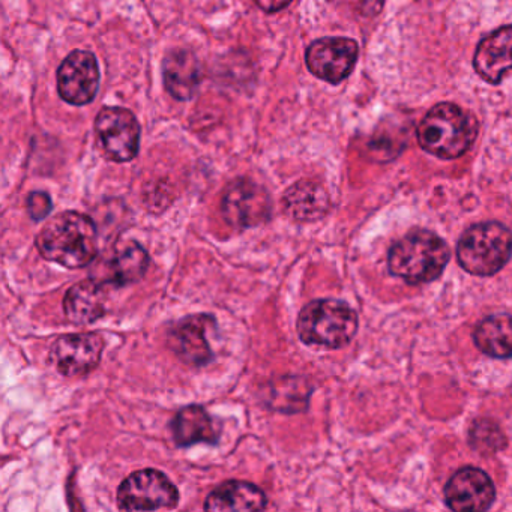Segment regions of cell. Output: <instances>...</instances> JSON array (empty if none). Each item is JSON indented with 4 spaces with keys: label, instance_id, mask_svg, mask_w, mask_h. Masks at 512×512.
<instances>
[{
    "label": "cell",
    "instance_id": "obj_13",
    "mask_svg": "<svg viewBox=\"0 0 512 512\" xmlns=\"http://www.w3.org/2000/svg\"><path fill=\"white\" fill-rule=\"evenodd\" d=\"M214 325V317L205 314L187 317L170 331L169 346L185 364L203 367L214 358L208 341V328Z\"/></svg>",
    "mask_w": 512,
    "mask_h": 512
},
{
    "label": "cell",
    "instance_id": "obj_14",
    "mask_svg": "<svg viewBox=\"0 0 512 512\" xmlns=\"http://www.w3.org/2000/svg\"><path fill=\"white\" fill-rule=\"evenodd\" d=\"M473 68L481 79L491 85H499L508 74H512V26L491 32L479 43Z\"/></svg>",
    "mask_w": 512,
    "mask_h": 512
},
{
    "label": "cell",
    "instance_id": "obj_11",
    "mask_svg": "<svg viewBox=\"0 0 512 512\" xmlns=\"http://www.w3.org/2000/svg\"><path fill=\"white\" fill-rule=\"evenodd\" d=\"M496 488L484 470L467 466L457 470L446 482L445 500L457 512H482L491 508Z\"/></svg>",
    "mask_w": 512,
    "mask_h": 512
},
{
    "label": "cell",
    "instance_id": "obj_7",
    "mask_svg": "<svg viewBox=\"0 0 512 512\" xmlns=\"http://www.w3.org/2000/svg\"><path fill=\"white\" fill-rule=\"evenodd\" d=\"M272 202L268 191L247 178L230 182L221 199V215L233 229L260 226L271 218Z\"/></svg>",
    "mask_w": 512,
    "mask_h": 512
},
{
    "label": "cell",
    "instance_id": "obj_16",
    "mask_svg": "<svg viewBox=\"0 0 512 512\" xmlns=\"http://www.w3.org/2000/svg\"><path fill=\"white\" fill-rule=\"evenodd\" d=\"M106 283L86 280L68 289L64 313L76 325H89L106 314Z\"/></svg>",
    "mask_w": 512,
    "mask_h": 512
},
{
    "label": "cell",
    "instance_id": "obj_22",
    "mask_svg": "<svg viewBox=\"0 0 512 512\" xmlns=\"http://www.w3.org/2000/svg\"><path fill=\"white\" fill-rule=\"evenodd\" d=\"M310 383L298 377H287L280 382L272 383L268 392V406L274 407L278 412L299 413L304 412L310 400Z\"/></svg>",
    "mask_w": 512,
    "mask_h": 512
},
{
    "label": "cell",
    "instance_id": "obj_8",
    "mask_svg": "<svg viewBox=\"0 0 512 512\" xmlns=\"http://www.w3.org/2000/svg\"><path fill=\"white\" fill-rule=\"evenodd\" d=\"M95 130L110 160L127 163L139 154L140 125L130 110L106 107L95 119Z\"/></svg>",
    "mask_w": 512,
    "mask_h": 512
},
{
    "label": "cell",
    "instance_id": "obj_3",
    "mask_svg": "<svg viewBox=\"0 0 512 512\" xmlns=\"http://www.w3.org/2000/svg\"><path fill=\"white\" fill-rule=\"evenodd\" d=\"M478 134V122L455 104L434 106L418 128L421 148L442 160H455L472 148Z\"/></svg>",
    "mask_w": 512,
    "mask_h": 512
},
{
    "label": "cell",
    "instance_id": "obj_5",
    "mask_svg": "<svg viewBox=\"0 0 512 512\" xmlns=\"http://www.w3.org/2000/svg\"><path fill=\"white\" fill-rule=\"evenodd\" d=\"M512 256V232L496 221L473 224L457 244V260L464 271L491 277L505 268Z\"/></svg>",
    "mask_w": 512,
    "mask_h": 512
},
{
    "label": "cell",
    "instance_id": "obj_19",
    "mask_svg": "<svg viewBox=\"0 0 512 512\" xmlns=\"http://www.w3.org/2000/svg\"><path fill=\"white\" fill-rule=\"evenodd\" d=\"M473 341L490 358H512V314L485 317L473 331Z\"/></svg>",
    "mask_w": 512,
    "mask_h": 512
},
{
    "label": "cell",
    "instance_id": "obj_24",
    "mask_svg": "<svg viewBox=\"0 0 512 512\" xmlns=\"http://www.w3.org/2000/svg\"><path fill=\"white\" fill-rule=\"evenodd\" d=\"M28 212L32 220L41 221L49 217L52 212V199L44 191H34L28 197Z\"/></svg>",
    "mask_w": 512,
    "mask_h": 512
},
{
    "label": "cell",
    "instance_id": "obj_21",
    "mask_svg": "<svg viewBox=\"0 0 512 512\" xmlns=\"http://www.w3.org/2000/svg\"><path fill=\"white\" fill-rule=\"evenodd\" d=\"M149 266V254L137 242H125L116 248L115 256L109 263V280L106 284L127 286L145 277Z\"/></svg>",
    "mask_w": 512,
    "mask_h": 512
},
{
    "label": "cell",
    "instance_id": "obj_6",
    "mask_svg": "<svg viewBox=\"0 0 512 512\" xmlns=\"http://www.w3.org/2000/svg\"><path fill=\"white\" fill-rule=\"evenodd\" d=\"M179 491L160 470L131 473L118 490V505L124 511H157L176 508Z\"/></svg>",
    "mask_w": 512,
    "mask_h": 512
},
{
    "label": "cell",
    "instance_id": "obj_26",
    "mask_svg": "<svg viewBox=\"0 0 512 512\" xmlns=\"http://www.w3.org/2000/svg\"><path fill=\"white\" fill-rule=\"evenodd\" d=\"M257 7L265 13L272 14L289 7L293 0H254Z\"/></svg>",
    "mask_w": 512,
    "mask_h": 512
},
{
    "label": "cell",
    "instance_id": "obj_9",
    "mask_svg": "<svg viewBox=\"0 0 512 512\" xmlns=\"http://www.w3.org/2000/svg\"><path fill=\"white\" fill-rule=\"evenodd\" d=\"M359 47L349 38H322L308 47L305 61L311 74L323 82L338 85L352 74Z\"/></svg>",
    "mask_w": 512,
    "mask_h": 512
},
{
    "label": "cell",
    "instance_id": "obj_12",
    "mask_svg": "<svg viewBox=\"0 0 512 512\" xmlns=\"http://www.w3.org/2000/svg\"><path fill=\"white\" fill-rule=\"evenodd\" d=\"M103 350L104 340L94 332L62 335L53 346L52 361L64 376H85L100 365Z\"/></svg>",
    "mask_w": 512,
    "mask_h": 512
},
{
    "label": "cell",
    "instance_id": "obj_25",
    "mask_svg": "<svg viewBox=\"0 0 512 512\" xmlns=\"http://www.w3.org/2000/svg\"><path fill=\"white\" fill-rule=\"evenodd\" d=\"M350 2H352L355 10L365 17L377 16L385 5V0H350Z\"/></svg>",
    "mask_w": 512,
    "mask_h": 512
},
{
    "label": "cell",
    "instance_id": "obj_1",
    "mask_svg": "<svg viewBox=\"0 0 512 512\" xmlns=\"http://www.w3.org/2000/svg\"><path fill=\"white\" fill-rule=\"evenodd\" d=\"M35 245L49 262L68 269L85 268L97 256V227L88 215L62 212L41 229Z\"/></svg>",
    "mask_w": 512,
    "mask_h": 512
},
{
    "label": "cell",
    "instance_id": "obj_20",
    "mask_svg": "<svg viewBox=\"0 0 512 512\" xmlns=\"http://www.w3.org/2000/svg\"><path fill=\"white\" fill-rule=\"evenodd\" d=\"M172 433L179 446L217 443L218 440L214 421L209 413L197 404H191L176 413L172 421Z\"/></svg>",
    "mask_w": 512,
    "mask_h": 512
},
{
    "label": "cell",
    "instance_id": "obj_4",
    "mask_svg": "<svg viewBox=\"0 0 512 512\" xmlns=\"http://www.w3.org/2000/svg\"><path fill=\"white\" fill-rule=\"evenodd\" d=\"M356 311L338 299H317L299 313V338L308 346L340 349L347 346L358 332Z\"/></svg>",
    "mask_w": 512,
    "mask_h": 512
},
{
    "label": "cell",
    "instance_id": "obj_15",
    "mask_svg": "<svg viewBox=\"0 0 512 512\" xmlns=\"http://www.w3.org/2000/svg\"><path fill=\"white\" fill-rule=\"evenodd\" d=\"M163 80L167 92L175 100H191L202 82V65L190 50H172L164 58Z\"/></svg>",
    "mask_w": 512,
    "mask_h": 512
},
{
    "label": "cell",
    "instance_id": "obj_2",
    "mask_svg": "<svg viewBox=\"0 0 512 512\" xmlns=\"http://www.w3.org/2000/svg\"><path fill=\"white\" fill-rule=\"evenodd\" d=\"M449 262V248L436 233L415 229L398 239L388 253V268L394 277L410 286L437 280Z\"/></svg>",
    "mask_w": 512,
    "mask_h": 512
},
{
    "label": "cell",
    "instance_id": "obj_23",
    "mask_svg": "<svg viewBox=\"0 0 512 512\" xmlns=\"http://www.w3.org/2000/svg\"><path fill=\"white\" fill-rule=\"evenodd\" d=\"M469 442L482 455L496 454L506 446V437L491 419H476L470 428Z\"/></svg>",
    "mask_w": 512,
    "mask_h": 512
},
{
    "label": "cell",
    "instance_id": "obj_18",
    "mask_svg": "<svg viewBox=\"0 0 512 512\" xmlns=\"http://www.w3.org/2000/svg\"><path fill=\"white\" fill-rule=\"evenodd\" d=\"M268 505L266 494L245 481H227L206 497V511H262Z\"/></svg>",
    "mask_w": 512,
    "mask_h": 512
},
{
    "label": "cell",
    "instance_id": "obj_17",
    "mask_svg": "<svg viewBox=\"0 0 512 512\" xmlns=\"http://www.w3.org/2000/svg\"><path fill=\"white\" fill-rule=\"evenodd\" d=\"M286 214L295 221L311 223L328 214L331 200L328 191L314 181H299L283 197Z\"/></svg>",
    "mask_w": 512,
    "mask_h": 512
},
{
    "label": "cell",
    "instance_id": "obj_10",
    "mask_svg": "<svg viewBox=\"0 0 512 512\" xmlns=\"http://www.w3.org/2000/svg\"><path fill=\"white\" fill-rule=\"evenodd\" d=\"M100 86V68L94 53L77 50L68 55L58 70V91L73 106L94 101Z\"/></svg>",
    "mask_w": 512,
    "mask_h": 512
}]
</instances>
